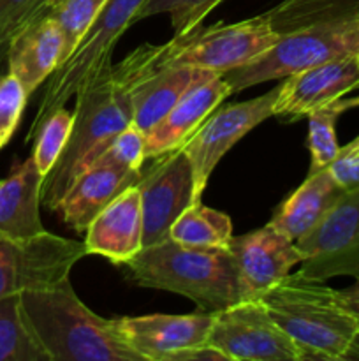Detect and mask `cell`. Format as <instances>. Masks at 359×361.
Returning a JSON list of instances; mask_svg holds the SVG:
<instances>
[{"mask_svg": "<svg viewBox=\"0 0 359 361\" xmlns=\"http://www.w3.org/2000/svg\"><path fill=\"white\" fill-rule=\"evenodd\" d=\"M213 312L150 314L115 319L122 341L141 361H180L187 351L208 344Z\"/></svg>", "mask_w": 359, "mask_h": 361, "instance_id": "13", "label": "cell"}, {"mask_svg": "<svg viewBox=\"0 0 359 361\" xmlns=\"http://www.w3.org/2000/svg\"><path fill=\"white\" fill-rule=\"evenodd\" d=\"M144 140H146V134L134 122L129 123L122 133L116 134L115 140L95 159V162H108V164L123 166V168L141 171L143 164L146 162Z\"/></svg>", "mask_w": 359, "mask_h": 361, "instance_id": "30", "label": "cell"}, {"mask_svg": "<svg viewBox=\"0 0 359 361\" xmlns=\"http://www.w3.org/2000/svg\"><path fill=\"white\" fill-rule=\"evenodd\" d=\"M208 344L227 361H301L303 353L260 300H239L213 312Z\"/></svg>", "mask_w": 359, "mask_h": 361, "instance_id": "9", "label": "cell"}, {"mask_svg": "<svg viewBox=\"0 0 359 361\" xmlns=\"http://www.w3.org/2000/svg\"><path fill=\"white\" fill-rule=\"evenodd\" d=\"M46 6V4H44ZM35 16V14H34ZM28 21V20H27ZM27 21H20V23H7V25H0V69L6 63L7 60V51H9V44L13 41V37L16 35V32L23 27Z\"/></svg>", "mask_w": 359, "mask_h": 361, "instance_id": "33", "label": "cell"}, {"mask_svg": "<svg viewBox=\"0 0 359 361\" xmlns=\"http://www.w3.org/2000/svg\"><path fill=\"white\" fill-rule=\"evenodd\" d=\"M141 175L143 169L136 171L108 162H94L70 182L51 212L74 231H84L116 196L137 185Z\"/></svg>", "mask_w": 359, "mask_h": 361, "instance_id": "17", "label": "cell"}, {"mask_svg": "<svg viewBox=\"0 0 359 361\" xmlns=\"http://www.w3.org/2000/svg\"><path fill=\"white\" fill-rule=\"evenodd\" d=\"M84 256V242L49 231L21 240L0 236V298L56 286Z\"/></svg>", "mask_w": 359, "mask_h": 361, "instance_id": "8", "label": "cell"}, {"mask_svg": "<svg viewBox=\"0 0 359 361\" xmlns=\"http://www.w3.org/2000/svg\"><path fill=\"white\" fill-rule=\"evenodd\" d=\"M264 16L278 41L246 66L222 74L232 94L358 53L359 0H284Z\"/></svg>", "mask_w": 359, "mask_h": 361, "instance_id": "1", "label": "cell"}, {"mask_svg": "<svg viewBox=\"0 0 359 361\" xmlns=\"http://www.w3.org/2000/svg\"><path fill=\"white\" fill-rule=\"evenodd\" d=\"M146 0H108L92 23L90 30L84 34L73 55L58 66L49 76L46 90L39 102L37 115L28 130L27 143L46 116L60 106H65L92 78L101 74L111 66L113 49L123 35V32L137 21L141 7Z\"/></svg>", "mask_w": 359, "mask_h": 361, "instance_id": "6", "label": "cell"}, {"mask_svg": "<svg viewBox=\"0 0 359 361\" xmlns=\"http://www.w3.org/2000/svg\"><path fill=\"white\" fill-rule=\"evenodd\" d=\"M48 0H0V25L30 20Z\"/></svg>", "mask_w": 359, "mask_h": 361, "instance_id": "32", "label": "cell"}, {"mask_svg": "<svg viewBox=\"0 0 359 361\" xmlns=\"http://www.w3.org/2000/svg\"><path fill=\"white\" fill-rule=\"evenodd\" d=\"M260 302L305 360H347L359 348V316L324 282L291 274Z\"/></svg>", "mask_w": 359, "mask_h": 361, "instance_id": "3", "label": "cell"}, {"mask_svg": "<svg viewBox=\"0 0 359 361\" xmlns=\"http://www.w3.org/2000/svg\"><path fill=\"white\" fill-rule=\"evenodd\" d=\"M73 126L74 111L60 106L46 116L44 122L37 127L35 134L32 136V141H35L32 159H34L42 178L48 176L53 166L62 157L70 133H73Z\"/></svg>", "mask_w": 359, "mask_h": 361, "instance_id": "27", "label": "cell"}, {"mask_svg": "<svg viewBox=\"0 0 359 361\" xmlns=\"http://www.w3.org/2000/svg\"><path fill=\"white\" fill-rule=\"evenodd\" d=\"M359 88V53L327 60L284 78L278 85L275 116L301 118Z\"/></svg>", "mask_w": 359, "mask_h": 361, "instance_id": "15", "label": "cell"}, {"mask_svg": "<svg viewBox=\"0 0 359 361\" xmlns=\"http://www.w3.org/2000/svg\"><path fill=\"white\" fill-rule=\"evenodd\" d=\"M106 2L108 0H48L46 11L56 21L62 32V62H65L73 55Z\"/></svg>", "mask_w": 359, "mask_h": 361, "instance_id": "26", "label": "cell"}, {"mask_svg": "<svg viewBox=\"0 0 359 361\" xmlns=\"http://www.w3.org/2000/svg\"><path fill=\"white\" fill-rule=\"evenodd\" d=\"M327 171L344 192L359 189V136L340 147L336 157L327 166Z\"/></svg>", "mask_w": 359, "mask_h": 361, "instance_id": "31", "label": "cell"}, {"mask_svg": "<svg viewBox=\"0 0 359 361\" xmlns=\"http://www.w3.org/2000/svg\"><path fill=\"white\" fill-rule=\"evenodd\" d=\"M0 361H51L25 316L21 295L0 298Z\"/></svg>", "mask_w": 359, "mask_h": 361, "instance_id": "24", "label": "cell"}, {"mask_svg": "<svg viewBox=\"0 0 359 361\" xmlns=\"http://www.w3.org/2000/svg\"><path fill=\"white\" fill-rule=\"evenodd\" d=\"M211 76H215V73L194 67L158 66L134 88L132 122L146 134L194 85Z\"/></svg>", "mask_w": 359, "mask_h": 361, "instance_id": "22", "label": "cell"}, {"mask_svg": "<svg viewBox=\"0 0 359 361\" xmlns=\"http://www.w3.org/2000/svg\"><path fill=\"white\" fill-rule=\"evenodd\" d=\"M278 87L259 97L215 109L187 141L183 152L189 157L194 176V197L199 201L211 173L220 159L264 120L275 116Z\"/></svg>", "mask_w": 359, "mask_h": 361, "instance_id": "11", "label": "cell"}, {"mask_svg": "<svg viewBox=\"0 0 359 361\" xmlns=\"http://www.w3.org/2000/svg\"><path fill=\"white\" fill-rule=\"evenodd\" d=\"M224 0H146L137 14V21L155 14H169L175 35H185L201 27L204 18Z\"/></svg>", "mask_w": 359, "mask_h": 361, "instance_id": "28", "label": "cell"}, {"mask_svg": "<svg viewBox=\"0 0 359 361\" xmlns=\"http://www.w3.org/2000/svg\"><path fill=\"white\" fill-rule=\"evenodd\" d=\"M296 245L301 252L299 277L326 282L347 275L359 281V189L345 192Z\"/></svg>", "mask_w": 359, "mask_h": 361, "instance_id": "10", "label": "cell"}, {"mask_svg": "<svg viewBox=\"0 0 359 361\" xmlns=\"http://www.w3.org/2000/svg\"><path fill=\"white\" fill-rule=\"evenodd\" d=\"M21 305L51 361H141L122 341L115 319L99 316L77 298L69 277L21 293Z\"/></svg>", "mask_w": 359, "mask_h": 361, "instance_id": "4", "label": "cell"}, {"mask_svg": "<svg viewBox=\"0 0 359 361\" xmlns=\"http://www.w3.org/2000/svg\"><path fill=\"white\" fill-rule=\"evenodd\" d=\"M151 161L136 185L143 210V249L169 238L172 222L196 201L192 166L183 148Z\"/></svg>", "mask_w": 359, "mask_h": 361, "instance_id": "12", "label": "cell"}, {"mask_svg": "<svg viewBox=\"0 0 359 361\" xmlns=\"http://www.w3.org/2000/svg\"><path fill=\"white\" fill-rule=\"evenodd\" d=\"M358 53H359V37H358Z\"/></svg>", "mask_w": 359, "mask_h": 361, "instance_id": "35", "label": "cell"}, {"mask_svg": "<svg viewBox=\"0 0 359 361\" xmlns=\"http://www.w3.org/2000/svg\"><path fill=\"white\" fill-rule=\"evenodd\" d=\"M48 4V2H46ZM63 59V39L46 6L32 16L13 37L7 51V71L34 94L58 69Z\"/></svg>", "mask_w": 359, "mask_h": 361, "instance_id": "18", "label": "cell"}, {"mask_svg": "<svg viewBox=\"0 0 359 361\" xmlns=\"http://www.w3.org/2000/svg\"><path fill=\"white\" fill-rule=\"evenodd\" d=\"M84 247L88 254L102 256L115 264H125L143 250V210L137 187L116 196L88 224Z\"/></svg>", "mask_w": 359, "mask_h": 361, "instance_id": "19", "label": "cell"}, {"mask_svg": "<svg viewBox=\"0 0 359 361\" xmlns=\"http://www.w3.org/2000/svg\"><path fill=\"white\" fill-rule=\"evenodd\" d=\"M232 236L229 215L204 207L201 200L187 207L169 229V238L197 249H229Z\"/></svg>", "mask_w": 359, "mask_h": 361, "instance_id": "23", "label": "cell"}, {"mask_svg": "<svg viewBox=\"0 0 359 361\" xmlns=\"http://www.w3.org/2000/svg\"><path fill=\"white\" fill-rule=\"evenodd\" d=\"M229 252L238 274L241 300H260L301 263L296 242L270 224L232 236Z\"/></svg>", "mask_w": 359, "mask_h": 361, "instance_id": "14", "label": "cell"}, {"mask_svg": "<svg viewBox=\"0 0 359 361\" xmlns=\"http://www.w3.org/2000/svg\"><path fill=\"white\" fill-rule=\"evenodd\" d=\"M340 296L344 298V302L354 310L359 316V281H355V284L348 286V288L340 289Z\"/></svg>", "mask_w": 359, "mask_h": 361, "instance_id": "34", "label": "cell"}, {"mask_svg": "<svg viewBox=\"0 0 359 361\" xmlns=\"http://www.w3.org/2000/svg\"><path fill=\"white\" fill-rule=\"evenodd\" d=\"M354 106H359V97H341L306 115L308 118V147L310 155H312L310 171L327 168L329 162L336 157L338 150H340L336 140V120L340 118L341 113Z\"/></svg>", "mask_w": 359, "mask_h": 361, "instance_id": "25", "label": "cell"}, {"mask_svg": "<svg viewBox=\"0 0 359 361\" xmlns=\"http://www.w3.org/2000/svg\"><path fill=\"white\" fill-rule=\"evenodd\" d=\"M42 182L32 155L0 182V236L21 240L46 231L41 221Z\"/></svg>", "mask_w": 359, "mask_h": 361, "instance_id": "20", "label": "cell"}, {"mask_svg": "<svg viewBox=\"0 0 359 361\" xmlns=\"http://www.w3.org/2000/svg\"><path fill=\"white\" fill-rule=\"evenodd\" d=\"M278 34L264 14L238 23L197 27L164 44L158 66H185L225 74L266 53Z\"/></svg>", "mask_w": 359, "mask_h": 361, "instance_id": "7", "label": "cell"}, {"mask_svg": "<svg viewBox=\"0 0 359 361\" xmlns=\"http://www.w3.org/2000/svg\"><path fill=\"white\" fill-rule=\"evenodd\" d=\"M344 194L327 168L308 171L305 182L282 201L267 224L298 242L329 214Z\"/></svg>", "mask_w": 359, "mask_h": 361, "instance_id": "21", "label": "cell"}, {"mask_svg": "<svg viewBox=\"0 0 359 361\" xmlns=\"http://www.w3.org/2000/svg\"><path fill=\"white\" fill-rule=\"evenodd\" d=\"M164 44H143L92 78L74 97V126L62 157L42 182V207L53 210L74 178L90 168L116 134L132 123L134 88L160 62Z\"/></svg>", "mask_w": 359, "mask_h": 361, "instance_id": "2", "label": "cell"}, {"mask_svg": "<svg viewBox=\"0 0 359 361\" xmlns=\"http://www.w3.org/2000/svg\"><path fill=\"white\" fill-rule=\"evenodd\" d=\"M28 97L30 95L14 74L9 71L0 74V150L16 133Z\"/></svg>", "mask_w": 359, "mask_h": 361, "instance_id": "29", "label": "cell"}, {"mask_svg": "<svg viewBox=\"0 0 359 361\" xmlns=\"http://www.w3.org/2000/svg\"><path fill=\"white\" fill-rule=\"evenodd\" d=\"M122 267L134 284L185 296L204 312H218L241 300L229 249H197L165 238Z\"/></svg>", "mask_w": 359, "mask_h": 361, "instance_id": "5", "label": "cell"}, {"mask_svg": "<svg viewBox=\"0 0 359 361\" xmlns=\"http://www.w3.org/2000/svg\"><path fill=\"white\" fill-rule=\"evenodd\" d=\"M229 95H232L231 85L222 78V74H215L194 85L172 106L171 111L146 133V140H144L146 161L162 157L185 147L187 141L196 134L204 120Z\"/></svg>", "mask_w": 359, "mask_h": 361, "instance_id": "16", "label": "cell"}]
</instances>
